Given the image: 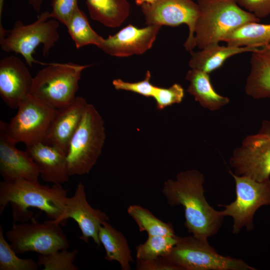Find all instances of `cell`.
I'll use <instances>...</instances> for the list:
<instances>
[{
    "mask_svg": "<svg viewBox=\"0 0 270 270\" xmlns=\"http://www.w3.org/2000/svg\"><path fill=\"white\" fill-rule=\"evenodd\" d=\"M88 104L84 98L76 96L71 104L58 109L43 142L66 154L70 141L80 124Z\"/></svg>",
    "mask_w": 270,
    "mask_h": 270,
    "instance_id": "17",
    "label": "cell"
},
{
    "mask_svg": "<svg viewBox=\"0 0 270 270\" xmlns=\"http://www.w3.org/2000/svg\"><path fill=\"white\" fill-rule=\"evenodd\" d=\"M68 191L62 184L52 186L40 184L38 181L25 180L0 182V214L10 204L13 220L24 222L33 214L28 208H36L44 212L50 220L60 224L65 222L64 210Z\"/></svg>",
    "mask_w": 270,
    "mask_h": 270,
    "instance_id": "2",
    "label": "cell"
},
{
    "mask_svg": "<svg viewBox=\"0 0 270 270\" xmlns=\"http://www.w3.org/2000/svg\"><path fill=\"white\" fill-rule=\"evenodd\" d=\"M258 48L220 46L219 44H211L198 52H190L191 57L188 64L192 69L209 74L220 68L230 57L244 52H252Z\"/></svg>",
    "mask_w": 270,
    "mask_h": 270,
    "instance_id": "20",
    "label": "cell"
},
{
    "mask_svg": "<svg viewBox=\"0 0 270 270\" xmlns=\"http://www.w3.org/2000/svg\"><path fill=\"white\" fill-rule=\"evenodd\" d=\"M78 0H52L51 17L65 26L78 8Z\"/></svg>",
    "mask_w": 270,
    "mask_h": 270,
    "instance_id": "32",
    "label": "cell"
},
{
    "mask_svg": "<svg viewBox=\"0 0 270 270\" xmlns=\"http://www.w3.org/2000/svg\"><path fill=\"white\" fill-rule=\"evenodd\" d=\"M4 2V0H0V18H1L2 16V10Z\"/></svg>",
    "mask_w": 270,
    "mask_h": 270,
    "instance_id": "37",
    "label": "cell"
},
{
    "mask_svg": "<svg viewBox=\"0 0 270 270\" xmlns=\"http://www.w3.org/2000/svg\"><path fill=\"white\" fill-rule=\"evenodd\" d=\"M0 122V174L4 180L38 181V167L28 153L18 149Z\"/></svg>",
    "mask_w": 270,
    "mask_h": 270,
    "instance_id": "16",
    "label": "cell"
},
{
    "mask_svg": "<svg viewBox=\"0 0 270 270\" xmlns=\"http://www.w3.org/2000/svg\"><path fill=\"white\" fill-rule=\"evenodd\" d=\"M59 22L52 18L50 12H42L33 22L24 24L16 21L10 30H6L0 23V46L6 52L21 54L30 66L33 64L48 63L36 60L33 56L36 48L42 44L43 55L49 54L60 38Z\"/></svg>",
    "mask_w": 270,
    "mask_h": 270,
    "instance_id": "4",
    "label": "cell"
},
{
    "mask_svg": "<svg viewBox=\"0 0 270 270\" xmlns=\"http://www.w3.org/2000/svg\"><path fill=\"white\" fill-rule=\"evenodd\" d=\"M6 240L0 226V270H37L39 265L32 258H21Z\"/></svg>",
    "mask_w": 270,
    "mask_h": 270,
    "instance_id": "28",
    "label": "cell"
},
{
    "mask_svg": "<svg viewBox=\"0 0 270 270\" xmlns=\"http://www.w3.org/2000/svg\"><path fill=\"white\" fill-rule=\"evenodd\" d=\"M98 237L105 251V259L119 263L122 270H130V264L134 262L127 239L124 234L116 230L108 222L100 227Z\"/></svg>",
    "mask_w": 270,
    "mask_h": 270,
    "instance_id": "22",
    "label": "cell"
},
{
    "mask_svg": "<svg viewBox=\"0 0 270 270\" xmlns=\"http://www.w3.org/2000/svg\"><path fill=\"white\" fill-rule=\"evenodd\" d=\"M45 66L33 78L30 94L54 108L70 105L76 97L82 72L90 65L69 62Z\"/></svg>",
    "mask_w": 270,
    "mask_h": 270,
    "instance_id": "6",
    "label": "cell"
},
{
    "mask_svg": "<svg viewBox=\"0 0 270 270\" xmlns=\"http://www.w3.org/2000/svg\"><path fill=\"white\" fill-rule=\"evenodd\" d=\"M177 236L148 235L146 241L136 247V260H147L166 256L176 244Z\"/></svg>",
    "mask_w": 270,
    "mask_h": 270,
    "instance_id": "27",
    "label": "cell"
},
{
    "mask_svg": "<svg viewBox=\"0 0 270 270\" xmlns=\"http://www.w3.org/2000/svg\"><path fill=\"white\" fill-rule=\"evenodd\" d=\"M238 4L258 18L270 14V0H236Z\"/></svg>",
    "mask_w": 270,
    "mask_h": 270,
    "instance_id": "34",
    "label": "cell"
},
{
    "mask_svg": "<svg viewBox=\"0 0 270 270\" xmlns=\"http://www.w3.org/2000/svg\"><path fill=\"white\" fill-rule=\"evenodd\" d=\"M230 164L237 176L258 182L270 178V121L264 120L256 134L243 140L234 150Z\"/></svg>",
    "mask_w": 270,
    "mask_h": 270,
    "instance_id": "11",
    "label": "cell"
},
{
    "mask_svg": "<svg viewBox=\"0 0 270 270\" xmlns=\"http://www.w3.org/2000/svg\"><path fill=\"white\" fill-rule=\"evenodd\" d=\"M68 248L48 254H40L37 262L42 266L43 270H78L74 262L78 254L76 250L68 251Z\"/></svg>",
    "mask_w": 270,
    "mask_h": 270,
    "instance_id": "29",
    "label": "cell"
},
{
    "mask_svg": "<svg viewBox=\"0 0 270 270\" xmlns=\"http://www.w3.org/2000/svg\"><path fill=\"white\" fill-rule=\"evenodd\" d=\"M136 270H182L164 256L142 260H136Z\"/></svg>",
    "mask_w": 270,
    "mask_h": 270,
    "instance_id": "33",
    "label": "cell"
},
{
    "mask_svg": "<svg viewBox=\"0 0 270 270\" xmlns=\"http://www.w3.org/2000/svg\"><path fill=\"white\" fill-rule=\"evenodd\" d=\"M161 27L150 24L138 28L130 24L114 35L103 38L97 47L113 56L142 54L152 48Z\"/></svg>",
    "mask_w": 270,
    "mask_h": 270,
    "instance_id": "13",
    "label": "cell"
},
{
    "mask_svg": "<svg viewBox=\"0 0 270 270\" xmlns=\"http://www.w3.org/2000/svg\"><path fill=\"white\" fill-rule=\"evenodd\" d=\"M8 124L4 122L8 135L16 144L26 146L43 142L58 109L30 94L19 104Z\"/></svg>",
    "mask_w": 270,
    "mask_h": 270,
    "instance_id": "8",
    "label": "cell"
},
{
    "mask_svg": "<svg viewBox=\"0 0 270 270\" xmlns=\"http://www.w3.org/2000/svg\"><path fill=\"white\" fill-rule=\"evenodd\" d=\"M224 42L232 46L261 48L270 44V24L247 23L230 33Z\"/></svg>",
    "mask_w": 270,
    "mask_h": 270,
    "instance_id": "24",
    "label": "cell"
},
{
    "mask_svg": "<svg viewBox=\"0 0 270 270\" xmlns=\"http://www.w3.org/2000/svg\"><path fill=\"white\" fill-rule=\"evenodd\" d=\"M182 270H255L242 260L219 254L208 240L193 235L177 236V242L164 256Z\"/></svg>",
    "mask_w": 270,
    "mask_h": 270,
    "instance_id": "7",
    "label": "cell"
},
{
    "mask_svg": "<svg viewBox=\"0 0 270 270\" xmlns=\"http://www.w3.org/2000/svg\"><path fill=\"white\" fill-rule=\"evenodd\" d=\"M150 79L151 73L148 70L142 80L132 82L118 78L112 81V84L117 90L131 92L146 98L153 97L156 86L152 84Z\"/></svg>",
    "mask_w": 270,
    "mask_h": 270,
    "instance_id": "31",
    "label": "cell"
},
{
    "mask_svg": "<svg viewBox=\"0 0 270 270\" xmlns=\"http://www.w3.org/2000/svg\"><path fill=\"white\" fill-rule=\"evenodd\" d=\"M184 96V90L178 84H174L169 88L156 87L153 96L156 108L162 110L168 106L180 103Z\"/></svg>",
    "mask_w": 270,
    "mask_h": 270,
    "instance_id": "30",
    "label": "cell"
},
{
    "mask_svg": "<svg viewBox=\"0 0 270 270\" xmlns=\"http://www.w3.org/2000/svg\"><path fill=\"white\" fill-rule=\"evenodd\" d=\"M92 20L108 28H117L128 18L130 5L127 0H86Z\"/></svg>",
    "mask_w": 270,
    "mask_h": 270,
    "instance_id": "23",
    "label": "cell"
},
{
    "mask_svg": "<svg viewBox=\"0 0 270 270\" xmlns=\"http://www.w3.org/2000/svg\"><path fill=\"white\" fill-rule=\"evenodd\" d=\"M64 220H74L80 228L82 234L79 238L85 242L90 238L98 246H100L98 237L100 227L109 218L106 214L99 209L93 208L88 202L85 188L82 182L76 186L74 195L67 198L64 210Z\"/></svg>",
    "mask_w": 270,
    "mask_h": 270,
    "instance_id": "14",
    "label": "cell"
},
{
    "mask_svg": "<svg viewBox=\"0 0 270 270\" xmlns=\"http://www.w3.org/2000/svg\"><path fill=\"white\" fill-rule=\"evenodd\" d=\"M33 78L26 64L14 56L0 61V96L10 108H17L30 92Z\"/></svg>",
    "mask_w": 270,
    "mask_h": 270,
    "instance_id": "15",
    "label": "cell"
},
{
    "mask_svg": "<svg viewBox=\"0 0 270 270\" xmlns=\"http://www.w3.org/2000/svg\"><path fill=\"white\" fill-rule=\"evenodd\" d=\"M44 0H28V3L34 10L39 12Z\"/></svg>",
    "mask_w": 270,
    "mask_h": 270,
    "instance_id": "35",
    "label": "cell"
},
{
    "mask_svg": "<svg viewBox=\"0 0 270 270\" xmlns=\"http://www.w3.org/2000/svg\"><path fill=\"white\" fill-rule=\"evenodd\" d=\"M140 7L147 25L177 26L186 24L189 32L184 46L190 52L196 46L194 34L200 15L198 3L193 0H155L152 3H144Z\"/></svg>",
    "mask_w": 270,
    "mask_h": 270,
    "instance_id": "12",
    "label": "cell"
},
{
    "mask_svg": "<svg viewBox=\"0 0 270 270\" xmlns=\"http://www.w3.org/2000/svg\"><path fill=\"white\" fill-rule=\"evenodd\" d=\"M105 138L102 117L92 104L88 103L66 153L70 176L90 172L100 156Z\"/></svg>",
    "mask_w": 270,
    "mask_h": 270,
    "instance_id": "5",
    "label": "cell"
},
{
    "mask_svg": "<svg viewBox=\"0 0 270 270\" xmlns=\"http://www.w3.org/2000/svg\"><path fill=\"white\" fill-rule=\"evenodd\" d=\"M60 224L50 220L40 222L32 218L29 223L14 224L6 236L17 254L36 252L48 254L69 246Z\"/></svg>",
    "mask_w": 270,
    "mask_h": 270,
    "instance_id": "9",
    "label": "cell"
},
{
    "mask_svg": "<svg viewBox=\"0 0 270 270\" xmlns=\"http://www.w3.org/2000/svg\"><path fill=\"white\" fill-rule=\"evenodd\" d=\"M26 151L37 165L44 182L62 184L68 181L70 176L64 152L43 142L26 146Z\"/></svg>",
    "mask_w": 270,
    "mask_h": 270,
    "instance_id": "18",
    "label": "cell"
},
{
    "mask_svg": "<svg viewBox=\"0 0 270 270\" xmlns=\"http://www.w3.org/2000/svg\"><path fill=\"white\" fill-rule=\"evenodd\" d=\"M200 15L194 29L196 46L202 49L219 44L244 24L259 22L253 14L242 8L236 0H197Z\"/></svg>",
    "mask_w": 270,
    "mask_h": 270,
    "instance_id": "3",
    "label": "cell"
},
{
    "mask_svg": "<svg viewBox=\"0 0 270 270\" xmlns=\"http://www.w3.org/2000/svg\"><path fill=\"white\" fill-rule=\"evenodd\" d=\"M236 184V198L228 204H218L223 206L222 212L231 216L234 221L232 232H240L246 227L248 230L254 228L253 218L256 210L264 206H270V178L262 182L250 177L237 176L229 172Z\"/></svg>",
    "mask_w": 270,
    "mask_h": 270,
    "instance_id": "10",
    "label": "cell"
},
{
    "mask_svg": "<svg viewBox=\"0 0 270 270\" xmlns=\"http://www.w3.org/2000/svg\"><path fill=\"white\" fill-rule=\"evenodd\" d=\"M204 182V175L198 170L180 172L175 180L164 182L162 193L170 206H182L188 232L198 238L208 240L218 232L224 216L206 201Z\"/></svg>",
    "mask_w": 270,
    "mask_h": 270,
    "instance_id": "1",
    "label": "cell"
},
{
    "mask_svg": "<svg viewBox=\"0 0 270 270\" xmlns=\"http://www.w3.org/2000/svg\"><path fill=\"white\" fill-rule=\"evenodd\" d=\"M127 212L136 223L140 232H146L150 236H176L171 224L164 222L140 205H130Z\"/></svg>",
    "mask_w": 270,
    "mask_h": 270,
    "instance_id": "25",
    "label": "cell"
},
{
    "mask_svg": "<svg viewBox=\"0 0 270 270\" xmlns=\"http://www.w3.org/2000/svg\"><path fill=\"white\" fill-rule=\"evenodd\" d=\"M245 90L255 99L270 97V44L252 52Z\"/></svg>",
    "mask_w": 270,
    "mask_h": 270,
    "instance_id": "19",
    "label": "cell"
},
{
    "mask_svg": "<svg viewBox=\"0 0 270 270\" xmlns=\"http://www.w3.org/2000/svg\"><path fill=\"white\" fill-rule=\"evenodd\" d=\"M186 78L190 82L188 92L203 108L216 110L230 102L228 97L221 96L214 89L209 74L191 68L188 72Z\"/></svg>",
    "mask_w": 270,
    "mask_h": 270,
    "instance_id": "21",
    "label": "cell"
},
{
    "mask_svg": "<svg viewBox=\"0 0 270 270\" xmlns=\"http://www.w3.org/2000/svg\"><path fill=\"white\" fill-rule=\"evenodd\" d=\"M155 0H136V3L138 6H140L144 3H152Z\"/></svg>",
    "mask_w": 270,
    "mask_h": 270,
    "instance_id": "36",
    "label": "cell"
},
{
    "mask_svg": "<svg viewBox=\"0 0 270 270\" xmlns=\"http://www.w3.org/2000/svg\"><path fill=\"white\" fill-rule=\"evenodd\" d=\"M66 26L77 48L90 44L98 46L103 39L92 28L86 16L79 8L70 17Z\"/></svg>",
    "mask_w": 270,
    "mask_h": 270,
    "instance_id": "26",
    "label": "cell"
}]
</instances>
